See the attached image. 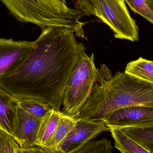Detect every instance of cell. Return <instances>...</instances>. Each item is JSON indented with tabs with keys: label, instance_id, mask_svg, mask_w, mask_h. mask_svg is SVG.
Here are the masks:
<instances>
[{
	"label": "cell",
	"instance_id": "1",
	"mask_svg": "<svg viewBox=\"0 0 153 153\" xmlns=\"http://www.w3.org/2000/svg\"><path fill=\"white\" fill-rule=\"evenodd\" d=\"M71 28L48 27L28 53L0 76V87L16 98H30L60 111L67 81L81 52Z\"/></svg>",
	"mask_w": 153,
	"mask_h": 153
},
{
	"label": "cell",
	"instance_id": "2",
	"mask_svg": "<svg viewBox=\"0 0 153 153\" xmlns=\"http://www.w3.org/2000/svg\"><path fill=\"white\" fill-rule=\"evenodd\" d=\"M153 107V83L126 73L114 75L105 65L97 69L91 94L77 118L104 120L117 110L132 106Z\"/></svg>",
	"mask_w": 153,
	"mask_h": 153
},
{
	"label": "cell",
	"instance_id": "3",
	"mask_svg": "<svg viewBox=\"0 0 153 153\" xmlns=\"http://www.w3.org/2000/svg\"><path fill=\"white\" fill-rule=\"evenodd\" d=\"M18 21L37 25L42 30L48 27L71 28L76 36L85 38L80 22L82 13L71 9L58 0H1Z\"/></svg>",
	"mask_w": 153,
	"mask_h": 153
},
{
	"label": "cell",
	"instance_id": "4",
	"mask_svg": "<svg viewBox=\"0 0 153 153\" xmlns=\"http://www.w3.org/2000/svg\"><path fill=\"white\" fill-rule=\"evenodd\" d=\"M83 15H93L112 30L116 38L132 42L139 39V28L131 17L125 0H72Z\"/></svg>",
	"mask_w": 153,
	"mask_h": 153
},
{
	"label": "cell",
	"instance_id": "5",
	"mask_svg": "<svg viewBox=\"0 0 153 153\" xmlns=\"http://www.w3.org/2000/svg\"><path fill=\"white\" fill-rule=\"evenodd\" d=\"M83 49L67 81L63 96V114L76 119L80 109L89 97L97 77L94 54Z\"/></svg>",
	"mask_w": 153,
	"mask_h": 153
},
{
	"label": "cell",
	"instance_id": "6",
	"mask_svg": "<svg viewBox=\"0 0 153 153\" xmlns=\"http://www.w3.org/2000/svg\"><path fill=\"white\" fill-rule=\"evenodd\" d=\"M110 131L103 120L77 119L75 126L52 153H71L95 139L100 134Z\"/></svg>",
	"mask_w": 153,
	"mask_h": 153
},
{
	"label": "cell",
	"instance_id": "7",
	"mask_svg": "<svg viewBox=\"0 0 153 153\" xmlns=\"http://www.w3.org/2000/svg\"><path fill=\"white\" fill-rule=\"evenodd\" d=\"M109 128L153 126V107L132 106L117 110L105 119Z\"/></svg>",
	"mask_w": 153,
	"mask_h": 153
},
{
	"label": "cell",
	"instance_id": "8",
	"mask_svg": "<svg viewBox=\"0 0 153 153\" xmlns=\"http://www.w3.org/2000/svg\"><path fill=\"white\" fill-rule=\"evenodd\" d=\"M41 120L29 114L19 106L13 137L20 147L36 146Z\"/></svg>",
	"mask_w": 153,
	"mask_h": 153
},
{
	"label": "cell",
	"instance_id": "9",
	"mask_svg": "<svg viewBox=\"0 0 153 153\" xmlns=\"http://www.w3.org/2000/svg\"><path fill=\"white\" fill-rule=\"evenodd\" d=\"M32 43L0 38V76L27 54Z\"/></svg>",
	"mask_w": 153,
	"mask_h": 153
},
{
	"label": "cell",
	"instance_id": "10",
	"mask_svg": "<svg viewBox=\"0 0 153 153\" xmlns=\"http://www.w3.org/2000/svg\"><path fill=\"white\" fill-rule=\"evenodd\" d=\"M19 107L17 98L0 87V130L12 137Z\"/></svg>",
	"mask_w": 153,
	"mask_h": 153
},
{
	"label": "cell",
	"instance_id": "11",
	"mask_svg": "<svg viewBox=\"0 0 153 153\" xmlns=\"http://www.w3.org/2000/svg\"><path fill=\"white\" fill-rule=\"evenodd\" d=\"M77 119L61 113L57 127L50 139L42 147L45 153H52L75 126Z\"/></svg>",
	"mask_w": 153,
	"mask_h": 153
},
{
	"label": "cell",
	"instance_id": "12",
	"mask_svg": "<svg viewBox=\"0 0 153 153\" xmlns=\"http://www.w3.org/2000/svg\"><path fill=\"white\" fill-rule=\"evenodd\" d=\"M61 111L52 109L41 120L36 146L43 147L52 137L60 120Z\"/></svg>",
	"mask_w": 153,
	"mask_h": 153
},
{
	"label": "cell",
	"instance_id": "13",
	"mask_svg": "<svg viewBox=\"0 0 153 153\" xmlns=\"http://www.w3.org/2000/svg\"><path fill=\"white\" fill-rule=\"evenodd\" d=\"M110 131L115 141V147L121 153H150L121 128H110Z\"/></svg>",
	"mask_w": 153,
	"mask_h": 153
},
{
	"label": "cell",
	"instance_id": "14",
	"mask_svg": "<svg viewBox=\"0 0 153 153\" xmlns=\"http://www.w3.org/2000/svg\"><path fill=\"white\" fill-rule=\"evenodd\" d=\"M125 73L153 83V62L140 57L128 63Z\"/></svg>",
	"mask_w": 153,
	"mask_h": 153
},
{
	"label": "cell",
	"instance_id": "15",
	"mask_svg": "<svg viewBox=\"0 0 153 153\" xmlns=\"http://www.w3.org/2000/svg\"><path fill=\"white\" fill-rule=\"evenodd\" d=\"M150 153H153V126L121 128Z\"/></svg>",
	"mask_w": 153,
	"mask_h": 153
},
{
	"label": "cell",
	"instance_id": "16",
	"mask_svg": "<svg viewBox=\"0 0 153 153\" xmlns=\"http://www.w3.org/2000/svg\"><path fill=\"white\" fill-rule=\"evenodd\" d=\"M19 106L33 117L42 120L53 109L46 103L30 98H17Z\"/></svg>",
	"mask_w": 153,
	"mask_h": 153
},
{
	"label": "cell",
	"instance_id": "17",
	"mask_svg": "<svg viewBox=\"0 0 153 153\" xmlns=\"http://www.w3.org/2000/svg\"><path fill=\"white\" fill-rule=\"evenodd\" d=\"M113 147L111 141L103 138L92 140L71 153H111Z\"/></svg>",
	"mask_w": 153,
	"mask_h": 153
},
{
	"label": "cell",
	"instance_id": "18",
	"mask_svg": "<svg viewBox=\"0 0 153 153\" xmlns=\"http://www.w3.org/2000/svg\"><path fill=\"white\" fill-rule=\"evenodd\" d=\"M130 9L153 24V13L146 0H125Z\"/></svg>",
	"mask_w": 153,
	"mask_h": 153
},
{
	"label": "cell",
	"instance_id": "19",
	"mask_svg": "<svg viewBox=\"0 0 153 153\" xmlns=\"http://www.w3.org/2000/svg\"><path fill=\"white\" fill-rule=\"evenodd\" d=\"M19 147L12 137L0 130V153H16Z\"/></svg>",
	"mask_w": 153,
	"mask_h": 153
},
{
	"label": "cell",
	"instance_id": "20",
	"mask_svg": "<svg viewBox=\"0 0 153 153\" xmlns=\"http://www.w3.org/2000/svg\"><path fill=\"white\" fill-rule=\"evenodd\" d=\"M18 153H45L42 147L35 146L33 147H19Z\"/></svg>",
	"mask_w": 153,
	"mask_h": 153
},
{
	"label": "cell",
	"instance_id": "21",
	"mask_svg": "<svg viewBox=\"0 0 153 153\" xmlns=\"http://www.w3.org/2000/svg\"><path fill=\"white\" fill-rule=\"evenodd\" d=\"M146 2L153 13V0H146Z\"/></svg>",
	"mask_w": 153,
	"mask_h": 153
},
{
	"label": "cell",
	"instance_id": "22",
	"mask_svg": "<svg viewBox=\"0 0 153 153\" xmlns=\"http://www.w3.org/2000/svg\"><path fill=\"white\" fill-rule=\"evenodd\" d=\"M58 1L64 5H66V0H58Z\"/></svg>",
	"mask_w": 153,
	"mask_h": 153
},
{
	"label": "cell",
	"instance_id": "23",
	"mask_svg": "<svg viewBox=\"0 0 153 153\" xmlns=\"http://www.w3.org/2000/svg\"><path fill=\"white\" fill-rule=\"evenodd\" d=\"M18 153V152H17V153Z\"/></svg>",
	"mask_w": 153,
	"mask_h": 153
}]
</instances>
